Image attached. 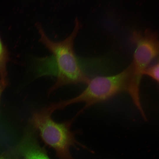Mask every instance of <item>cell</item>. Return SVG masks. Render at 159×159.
<instances>
[{
	"label": "cell",
	"instance_id": "obj_1",
	"mask_svg": "<svg viewBox=\"0 0 159 159\" xmlns=\"http://www.w3.org/2000/svg\"><path fill=\"white\" fill-rule=\"evenodd\" d=\"M36 26L40 35L39 42L53 55V76L56 77V80L49 90L48 93L67 85L87 84L90 79L76 56L73 48L74 39L82 26L78 19H75L74 28L70 35L59 42L51 40L40 23Z\"/></svg>",
	"mask_w": 159,
	"mask_h": 159
},
{
	"label": "cell",
	"instance_id": "obj_2",
	"mask_svg": "<svg viewBox=\"0 0 159 159\" xmlns=\"http://www.w3.org/2000/svg\"><path fill=\"white\" fill-rule=\"evenodd\" d=\"M52 113L46 107L34 114L33 122L39 130L41 137L48 146L55 151L59 159H74L70 152L72 147L77 148V145L83 148L86 146L77 141L72 132L71 127L75 118L62 123L54 121L52 118Z\"/></svg>",
	"mask_w": 159,
	"mask_h": 159
},
{
	"label": "cell",
	"instance_id": "obj_3",
	"mask_svg": "<svg viewBox=\"0 0 159 159\" xmlns=\"http://www.w3.org/2000/svg\"><path fill=\"white\" fill-rule=\"evenodd\" d=\"M130 69L129 67L115 75L99 76L90 79L87 87L79 95L71 99L61 101L60 107L64 108L73 104L83 102L84 106L76 114L78 116L92 105L125 90Z\"/></svg>",
	"mask_w": 159,
	"mask_h": 159
},
{
	"label": "cell",
	"instance_id": "obj_4",
	"mask_svg": "<svg viewBox=\"0 0 159 159\" xmlns=\"http://www.w3.org/2000/svg\"><path fill=\"white\" fill-rule=\"evenodd\" d=\"M133 40L136 47L131 66L134 70L143 72L158 54V42L156 36L148 31L143 34L134 33Z\"/></svg>",
	"mask_w": 159,
	"mask_h": 159
},
{
	"label": "cell",
	"instance_id": "obj_5",
	"mask_svg": "<svg viewBox=\"0 0 159 159\" xmlns=\"http://www.w3.org/2000/svg\"><path fill=\"white\" fill-rule=\"evenodd\" d=\"M9 59L8 50L0 37V81L5 87L7 83L6 67Z\"/></svg>",
	"mask_w": 159,
	"mask_h": 159
},
{
	"label": "cell",
	"instance_id": "obj_6",
	"mask_svg": "<svg viewBox=\"0 0 159 159\" xmlns=\"http://www.w3.org/2000/svg\"><path fill=\"white\" fill-rule=\"evenodd\" d=\"M25 159H51L43 149L37 147L27 150L25 153Z\"/></svg>",
	"mask_w": 159,
	"mask_h": 159
},
{
	"label": "cell",
	"instance_id": "obj_7",
	"mask_svg": "<svg viewBox=\"0 0 159 159\" xmlns=\"http://www.w3.org/2000/svg\"><path fill=\"white\" fill-rule=\"evenodd\" d=\"M159 64L146 68L144 70L143 75L150 76L158 83L159 82Z\"/></svg>",
	"mask_w": 159,
	"mask_h": 159
},
{
	"label": "cell",
	"instance_id": "obj_8",
	"mask_svg": "<svg viewBox=\"0 0 159 159\" xmlns=\"http://www.w3.org/2000/svg\"><path fill=\"white\" fill-rule=\"evenodd\" d=\"M5 87L0 81V99L2 93Z\"/></svg>",
	"mask_w": 159,
	"mask_h": 159
},
{
	"label": "cell",
	"instance_id": "obj_9",
	"mask_svg": "<svg viewBox=\"0 0 159 159\" xmlns=\"http://www.w3.org/2000/svg\"><path fill=\"white\" fill-rule=\"evenodd\" d=\"M0 159H5L3 158H0Z\"/></svg>",
	"mask_w": 159,
	"mask_h": 159
}]
</instances>
